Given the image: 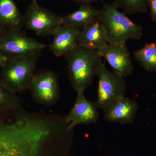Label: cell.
<instances>
[{"label": "cell", "mask_w": 156, "mask_h": 156, "mask_svg": "<svg viewBox=\"0 0 156 156\" xmlns=\"http://www.w3.org/2000/svg\"><path fill=\"white\" fill-rule=\"evenodd\" d=\"M67 62L68 77L76 92H84L97 76L103 62L98 50L77 45L64 56Z\"/></svg>", "instance_id": "cell-1"}, {"label": "cell", "mask_w": 156, "mask_h": 156, "mask_svg": "<svg viewBox=\"0 0 156 156\" xmlns=\"http://www.w3.org/2000/svg\"><path fill=\"white\" fill-rule=\"evenodd\" d=\"M98 17L108 34L109 43L126 44L128 40H138L143 33L142 27L130 19L112 3L104 4L99 9Z\"/></svg>", "instance_id": "cell-2"}, {"label": "cell", "mask_w": 156, "mask_h": 156, "mask_svg": "<svg viewBox=\"0 0 156 156\" xmlns=\"http://www.w3.org/2000/svg\"><path fill=\"white\" fill-rule=\"evenodd\" d=\"M40 53L8 58L2 68L0 85L12 93L29 90Z\"/></svg>", "instance_id": "cell-3"}, {"label": "cell", "mask_w": 156, "mask_h": 156, "mask_svg": "<svg viewBox=\"0 0 156 156\" xmlns=\"http://www.w3.org/2000/svg\"><path fill=\"white\" fill-rule=\"evenodd\" d=\"M62 25L61 17L40 5L37 0L31 1L23 15V26L40 36L53 35Z\"/></svg>", "instance_id": "cell-4"}, {"label": "cell", "mask_w": 156, "mask_h": 156, "mask_svg": "<svg viewBox=\"0 0 156 156\" xmlns=\"http://www.w3.org/2000/svg\"><path fill=\"white\" fill-rule=\"evenodd\" d=\"M97 100L98 108H105L120 98L125 96L127 83L125 78L107 68L105 62H102L98 75Z\"/></svg>", "instance_id": "cell-5"}, {"label": "cell", "mask_w": 156, "mask_h": 156, "mask_svg": "<svg viewBox=\"0 0 156 156\" xmlns=\"http://www.w3.org/2000/svg\"><path fill=\"white\" fill-rule=\"evenodd\" d=\"M46 47L21 30H7L0 40V53L8 58L40 53Z\"/></svg>", "instance_id": "cell-6"}, {"label": "cell", "mask_w": 156, "mask_h": 156, "mask_svg": "<svg viewBox=\"0 0 156 156\" xmlns=\"http://www.w3.org/2000/svg\"><path fill=\"white\" fill-rule=\"evenodd\" d=\"M29 90L37 103L51 106L60 97V87L58 76L51 71L35 74Z\"/></svg>", "instance_id": "cell-7"}, {"label": "cell", "mask_w": 156, "mask_h": 156, "mask_svg": "<svg viewBox=\"0 0 156 156\" xmlns=\"http://www.w3.org/2000/svg\"><path fill=\"white\" fill-rule=\"evenodd\" d=\"M98 51L117 74L125 78L132 73L134 66L126 44H108Z\"/></svg>", "instance_id": "cell-8"}, {"label": "cell", "mask_w": 156, "mask_h": 156, "mask_svg": "<svg viewBox=\"0 0 156 156\" xmlns=\"http://www.w3.org/2000/svg\"><path fill=\"white\" fill-rule=\"evenodd\" d=\"M77 92L74 104L69 114L65 116L66 122L69 127L75 128L79 125H88L97 122L99 113L96 102L88 100L84 92Z\"/></svg>", "instance_id": "cell-9"}, {"label": "cell", "mask_w": 156, "mask_h": 156, "mask_svg": "<svg viewBox=\"0 0 156 156\" xmlns=\"http://www.w3.org/2000/svg\"><path fill=\"white\" fill-rule=\"evenodd\" d=\"M138 109L136 101L125 96L115 101L102 110L104 119L107 122L127 124L134 122Z\"/></svg>", "instance_id": "cell-10"}, {"label": "cell", "mask_w": 156, "mask_h": 156, "mask_svg": "<svg viewBox=\"0 0 156 156\" xmlns=\"http://www.w3.org/2000/svg\"><path fill=\"white\" fill-rule=\"evenodd\" d=\"M109 43L106 29L98 17L80 32L78 45L87 50H99Z\"/></svg>", "instance_id": "cell-11"}, {"label": "cell", "mask_w": 156, "mask_h": 156, "mask_svg": "<svg viewBox=\"0 0 156 156\" xmlns=\"http://www.w3.org/2000/svg\"><path fill=\"white\" fill-rule=\"evenodd\" d=\"M80 29L62 25L53 34L49 49L57 57L65 56L78 45Z\"/></svg>", "instance_id": "cell-12"}, {"label": "cell", "mask_w": 156, "mask_h": 156, "mask_svg": "<svg viewBox=\"0 0 156 156\" xmlns=\"http://www.w3.org/2000/svg\"><path fill=\"white\" fill-rule=\"evenodd\" d=\"M0 26L8 30H21L23 15L14 0H0Z\"/></svg>", "instance_id": "cell-13"}, {"label": "cell", "mask_w": 156, "mask_h": 156, "mask_svg": "<svg viewBox=\"0 0 156 156\" xmlns=\"http://www.w3.org/2000/svg\"><path fill=\"white\" fill-rule=\"evenodd\" d=\"M99 9L91 4H81L80 7L74 12L62 16V25L80 29L89 25L98 17Z\"/></svg>", "instance_id": "cell-14"}, {"label": "cell", "mask_w": 156, "mask_h": 156, "mask_svg": "<svg viewBox=\"0 0 156 156\" xmlns=\"http://www.w3.org/2000/svg\"><path fill=\"white\" fill-rule=\"evenodd\" d=\"M133 55L144 69L149 72H156V41L146 44L134 51Z\"/></svg>", "instance_id": "cell-15"}, {"label": "cell", "mask_w": 156, "mask_h": 156, "mask_svg": "<svg viewBox=\"0 0 156 156\" xmlns=\"http://www.w3.org/2000/svg\"><path fill=\"white\" fill-rule=\"evenodd\" d=\"M149 0H113L112 4L126 14L144 13L147 11Z\"/></svg>", "instance_id": "cell-16"}, {"label": "cell", "mask_w": 156, "mask_h": 156, "mask_svg": "<svg viewBox=\"0 0 156 156\" xmlns=\"http://www.w3.org/2000/svg\"><path fill=\"white\" fill-rule=\"evenodd\" d=\"M15 94L0 85V112L20 103Z\"/></svg>", "instance_id": "cell-17"}, {"label": "cell", "mask_w": 156, "mask_h": 156, "mask_svg": "<svg viewBox=\"0 0 156 156\" xmlns=\"http://www.w3.org/2000/svg\"><path fill=\"white\" fill-rule=\"evenodd\" d=\"M148 10L151 19L156 23V0H149Z\"/></svg>", "instance_id": "cell-18"}, {"label": "cell", "mask_w": 156, "mask_h": 156, "mask_svg": "<svg viewBox=\"0 0 156 156\" xmlns=\"http://www.w3.org/2000/svg\"><path fill=\"white\" fill-rule=\"evenodd\" d=\"M72 2L80 4H92V3L96 2L99 0H70Z\"/></svg>", "instance_id": "cell-19"}, {"label": "cell", "mask_w": 156, "mask_h": 156, "mask_svg": "<svg viewBox=\"0 0 156 156\" xmlns=\"http://www.w3.org/2000/svg\"><path fill=\"white\" fill-rule=\"evenodd\" d=\"M8 59V58H7L6 56H3L0 53V67H3V66L5 63Z\"/></svg>", "instance_id": "cell-20"}, {"label": "cell", "mask_w": 156, "mask_h": 156, "mask_svg": "<svg viewBox=\"0 0 156 156\" xmlns=\"http://www.w3.org/2000/svg\"><path fill=\"white\" fill-rule=\"evenodd\" d=\"M7 30H8L0 26V40L4 34H5Z\"/></svg>", "instance_id": "cell-21"}, {"label": "cell", "mask_w": 156, "mask_h": 156, "mask_svg": "<svg viewBox=\"0 0 156 156\" xmlns=\"http://www.w3.org/2000/svg\"><path fill=\"white\" fill-rule=\"evenodd\" d=\"M23 1H27V0H23ZM30 1H32V0H30Z\"/></svg>", "instance_id": "cell-22"}]
</instances>
